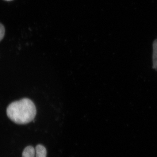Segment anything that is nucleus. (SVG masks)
Returning a JSON list of instances; mask_svg holds the SVG:
<instances>
[{"instance_id":"obj_2","label":"nucleus","mask_w":157,"mask_h":157,"mask_svg":"<svg viewBox=\"0 0 157 157\" xmlns=\"http://www.w3.org/2000/svg\"><path fill=\"white\" fill-rule=\"evenodd\" d=\"M36 157H46L47 151L45 147L41 144L37 145L35 148Z\"/></svg>"},{"instance_id":"obj_5","label":"nucleus","mask_w":157,"mask_h":157,"mask_svg":"<svg viewBox=\"0 0 157 157\" xmlns=\"http://www.w3.org/2000/svg\"><path fill=\"white\" fill-rule=\"evenodd\" d=\"M5 28L3 25L0 23V42L3 38L5 35Z\"/></svg>"},{"instance_id":"obj_6","label":"nucleus","mask_w":157,"mask_h":157,"mask_svg":"<svg viewBox=\"0 0 157 157\" xmlns=\"http://www.w3.org/2000/svg\"><path fill=\"white\" fill-rule=\"evenodd\" d=\"M6 1H12V0H6Z\"/></svg>"},{"instance_id":"obj_3","label":"nucleus","mask_w":157,"mask_h":157,"mask_svg":"<svg viewBox=\"0 0 157 157\" xmlns=\"http://www.w3.org/2000/svg\"><path fill=\"white\" fill-rule=\"evenodd\" d=\"M153 68L157 71V39L153 43Z\"/></svg>"},{"instance_id":"obj_1","label":"nucleus","mask_w":157,"mask_h":157,"mask_svg":"<svg viewBox=\"0 0 157 157\" xmlns=\"http://www.w3.org/2000/svg\"><path fill=\"white\" fill-rule=\"evenodd\" d=\"M7 115L13 122L18 124H27L35 118L36 107L28 98H23L10 104L7 109Z\"/></svg>"},{"instance_id":"obj_4","label":"nucleus","mask_w":157,"mask_h":157,"mask_svg":"<svg viewBox=\"0 0 157 157\" xmlns=\"http://www.w3.org/2000/svg\"><path fill=\"white\" fill-rule=\"evenodd\" d=\"M35 149L33 147L27 146L23 151L22 157H35Z\"/></svg>"}]
</instances>
